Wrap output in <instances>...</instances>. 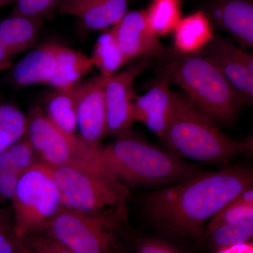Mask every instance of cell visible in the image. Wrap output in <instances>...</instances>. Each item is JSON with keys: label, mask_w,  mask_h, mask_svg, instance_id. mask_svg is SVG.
Here are the masks:
<instances>
[{"label": "cell", "mask_w": 253, "mask_h": 253, "mask_svg": "<svg viewBox=\"0 0 253 253\" xmlns=\"http://www.w3.org/2000/svg\"><path fill=\"white\" fill-rule=\"evenodd\" d=\"M174 33V47L181 54H197L214 40L213 27L205 11L181 18Z\"/></svg>", "instance_id": "cell-18"}, {"label": "cell", "mask_w": 253, "mask_h": 253, "mask_svg": "<svg viewBox=\"0 0 253 253\" xmlns=\"http://www.w3.org/2000/svg\"><path fill=\"white\" fill-rule=\"evenodd\" d=\"M63 44L46 42L32 50L10 69V80L18 86L49 85L57 72Z\"/></svg>", "instance_id": "cell-15"}, {"label": "cell", "mask_w": 253, "mask_h": 253, "mask_svg": "<svg viewBox=\"0 0 253 253\" xmlns=\"http://www.w3.org/2000/svg\"><path fill=\"white\" fill-rule=\"evenodd\" d=\"M169 85V81L161 76L144 94L136 96L133 104L134 123L144 125L161 139L175 108V92L171 90Z\"/></svg>", "instance_id": "cell-13"}, {"label": "cell", "mask_w": 253, "mask_h": 253, "mask_svg": "<svg viewBox=\"0 0 253 253\" xmlns=\"http://www.w3.org/2000/svg\"><path fill=\"white\" fill-rule=\"evenodd\" d=\"M46 117L61 130L69 134H77L78 118L74 86L68 89H56L44 98Z\"/></svg>", "instance_id": "cell-19"}, {"label": "cell", "mask_w": 253, "mask_h": 253, "mask_svg": "<svg viewBox=\"0 0 253 253\" xmlns=\"http://www.w3.org/2000/svg\"><path fill=\"white\" fill-rule=\"evenodd\" d=\"M250 217H253V186L240 193L221 209L208 223L204 234L217 226L243 220Z\"/></svg>", "instance_id": "cell-24"}, {"label": "cell", "mask_w": 253, "mask_h": 253, "mask_svg": "<svg viewBox=\"0 0 253 253\" xmlns=\"http://www.w3.org/2000/svg\"><path fill=\"white\" fill-rule=\"evenodd\" d=\"M86 0H65L64 2L61 5L59 9H66V8L76 6V5L81 4V3L84 2Z\"/></svg>", "instance_id": "cell-34"}, {"label": "cell", "mask_w": 253, "mask_h": 253, "mask_svg": "<svg viewBox=\"0 0 253 253\" xmlns=\"http://www.w3.org/2000/svg\"><path fill=\"white\" fill-rule=\"evenodd\" d=\"M112 29L128 63L170 53L151 30L145 11H128Z\"/></svg>", "instance_id": "cell-12"}, {"label": "cell", "mask_w": 253, "mask_h": 253, "mask_svg": "<svg viewBox=\"0 0 253 253\" xmlns=\"http://www.w3.org/2000/svg\"><path fill=\"white\" fill-rule=\"evenodd\" d=\"M15 0H0V9L11 4H14Z\"/></svg>", "instance_id": "cell-36"}, {"label": "cell", "mask_w": 253, "mask_h": 253, "mask_svg": "<svg viewBox=\"0 0 253 253\" xmlns=\"http://www.w3.org/2000/svg\"><path fill=\"white\" fill-rule=\"evenodd\" d=\"M161 139L168 151L184 161L224 164L253 153L252 136L238 140L226 135L181 93L175 92L174 113Z\"/></svg>", "instance_id": "cell-3"}, {"label": "cell", "mask_w": 253, "mask_h": 253, "mask_svg": "<svg viewBox=\"0 0 253 253\" xmlns=\"http://www.w3.org/2000/svg\"><path fill=\"white\" fill-rule=\"evenodd\" d=\"M235 91L241 106L253 103V56L219 37L202 51Z\"/></svg>", "instance_id": "cell-10"}, {"label": "cell", "mask_w": 253, "mask_h": 253, "mask_svg": "<svg viewBox=\"0 0 253 253\" xmlns=\"http://www.w3.org/2000/svg\"><path fill=\"white\" fill-rule=\"evenodd\" d=\"M22 175L16 173L0 172V201H11Z\"/></svg>", "instance_id": "cell-31"}, {"label": "cell", "mask_w": 253, "mask_h": 253, "mask_svg": "<svg viewBox=\"0 0 253 253\" xmlns=\"http://www.w3.org/2000/svg\"><path fill=\"white\" fill-rule=\"evenodd\" d=\"M36 153L26 136L0 153V172L22 174L36 163Z\"/></svg>", "instance_id": "cell-25"}, {"label": "cell", "mask_w": 253, "mask_h": 253, "mask_svg": "<svg viewBox=\"0 0 253 253\" xmlns=\"http://www.w3.org/2000/svg\"><path fill=\"white\" fill-rule=\"evenodd\" d=\"M162 76L180 87L193 106L214 124L234 122L241 103L222 73L201 53H176L163 66Z\"/></svg>", "instance_id": "cell-4"}, {"label": "cell", "mask_w": 253, "mask_h": 253, "mask_svg": "<svg viewBox=\"0 0 253 253\" xmlns=\"http://www.w3.org/2000/svg\"><path fill=\"white\" fill-rule=\"evenodd\" d=\"M27 116L18 107L0 99V129L15 141L24 137L27 132Z\"/></svg>", "instance_id": "cell-26"}, {"label": "cell", "mask_w": 253, "mask_h": 253, "mask_svg": "<svg viewBox=\"0 0 253 253\" xmlns=\"http://www.w3.org/2000/svg\"><path fill=\"white\" fill-rule=\"evenodd\" d=\"M51 169L63 208L84 214L126 217L130 198L129 187L99 163H78Z\"/></svg>", "instance_id": "cell-5"}, {"label": "cell", "mask_w": 253, "mask_h": 253, "mask_svg": "<svg viewBox=\"0 0 253 253\" xmlns=\"http://www.w3.org/2000/svg\"><path fill=\"white\" fill-rule=\"evenodd\" d=\"M13 227L18 242L41 233L63 208L49 166L36 162L20 178L11 199Z\"/></svg>", "instance_id": "cell-6"}, {"label": "cell", "mask_w": 253, "mask_h": 253, "mask_svg": "<svg viewBox=\"0 0 253 253\" xmlns=\"http://www.w3.org/2000/svg\"><path fill=\"white\" fill-rule=\"evenodd\" d=\"M28 253L27 248H26V245H25L23 241V242L20 243L17 253Z\"/></svg>", "instance_id": "cell-35"}, {"label": "cell", "mask_w": 253, "mask_h": 253, "mask_svg": "<svg viewBox=\"0 0 253 253\" xmlns=\"http://www.w3.org/2000/svg\"><path fill=\"white\" fill-rule=\"evenodd\" d=\"M205 12L212 27L229 33L243 47H252V0H214Z\"/></svg>", "instance_id": "cell-14"}, {"label": "cell", "mask_w": 253, "mask_h": 253, "mask_svg": "<svg viewBox=\"0 0 253 253\" xmlns=\"http://www.w3.org/2000/svg\"><path fill=\"white\" fill-rule=\"evenodd\" d=\"M253 186L249 168L229 166L201 172L174 185L144 196L145 215L159 230L182 237L200 238L209 221L245 189Z\"/></svg>", "instance_id": "cell-1"}, {"label": "cell", "mask_w": 253, "mask_h": 253, "mask_svg": "<svg viewBox=\"0 0 253 253\" xmlns=\"http://www.w3.org/2000/svg\"><path fill=\"white\" fill-rule=\"evenodd\" d=\"M99 163L128 187H168L203 172L197 166L130 132L103 146Z\"/></svg>", "instance_id": "cell-2"}, {"label": "cell", "mask_w": 253, "mask_h": 253, "mask_svg": "<svg viewBox=\"0 0 253 253\" xmlns=\"http://www.w3.org/2000/svg\"><path fill=\"white\" fill-rule=\"evenodd\" d=\"M11 14L37 18L44 21L50 19L56 13L49 0H15Z\"/></svg>", "instance_id": "cell-27"}, {"label": "cell", "mask_w": 253, "mask_h": 253, "mask_svg": "<svg viewBox=\"0 0 253 253\" xmlns=\"http://www.w3.org/2000/svg\"><path fill=\"white\" fill-rule=\"evenodd\" d=\"M93 68L90 56L63 45L60 51L57 72L49 86L56 89H71L83 81Z\"/></svg>", "instance_id": "cell-20"}, {"label": "cell", "mask_w": 253, "mask_h": 253, "mask_svg": "<svg viewBox=\"0 0 253 253\" xmlns=\"http://www.w3.org/2000/svg\"><path fill=\"white\" fill-rule=\"evenodd\" d=\"M26 136L41 158L51 168L78 163H99L101 149L92 147L78 134L61 130L46 117L42 108L35 106L28 117Z\"/></svg>", "instance_id": "cell-8"}, {"label": "cell", "mask_w": 253, "mask_h": 253, "mask_svg": "<svg viewBox=\"0 0 253 253\" xmlns=\"http://www.w3.org/2000/svg\"><path fill=\"white\" fill-rule=\"evenodd\" d=\"M218 253H235L229 252V251H221V252H219Z\"/></svg>", "instance_id": "cell-37"}, {"label": "cell", "mask_w": 253, "mask_h": 253, "mask_svg": "<svg viewBox=\"0 0 253 253\" xmlns=\"http://www.w3.org/2000/svg\"><path fill=\"white\" fill-rule=\"evenodd\" d=\"M134 253H181L161 240L142 238L136 241Z\"/></svg>", "instance_id": "cell-30"}, {"label": "cell", "mask_w": 253, "mask_h": 253, "mask_svg": "<svg viewBox=\"0 0 253 253\" xmlns=\"http://www.w3.org/2000/svg\"><path fill=\"white\" fill-rule=\"evenodd\" d=\"M126 217L88 214L62 208L42 233L72 253H117Z\"/></svg>", "instance_id": "cell-7"}, {"label": "cell", "mask_w": 253, "mask_h": 253, "mask_svg": "<svg viewBox=\"0 0 253 253\" xmlns=\"http://www.w3.org/2000/svg\"><path fill=\"white\" fill-rule=\"evenodd\" d=\"M15 56L0 42V63L11 62Z\"/></svg>", "instance_id": "cell-33"}, {"label": "cell", "mask_w": 253, "mask_h": 253, "mask_svg": "<svg viewBox=\"0 0 253 253\" xmlns=\"http://www.w3.org/2000/svg\"><path fill=\"white\" fill-rule=\"evenodd\" d=\"M89 56L94 67L98 68L100 75L105 78L116 74L128 63L118 45L112 28L100 35Z\"/></svg>", "instance_id": "cell-21"}, {"label": "cell", "mask_w": 253, "mask_h": 253, "mask_svg": "<svg viewBox=\"0 0 253 253\" xmlns=\"http://www.w3.org/2000/svg\"><path fill=\"white\" fill-rule=\"evenodd\" d=\"M129 0H86L76 6L59 9L61 15L76 16L86 31H98L113 27L128 12Z\"/></svg>", "instance_id": "cell-16"}, {"label": "cell", "mask_w": 253, "mask_h": 253, "mask_svg": "<svg viewBox=\"0 0 253 253\" xmlns=\"http://www.w3.org/2000/svg\"><path fill=\"white\" fill-rule=\"evenodd\" d=\"M146 19L156 36L169 34L181 19V0H152L145 11Z\"/></svg>", "instance_id": "cell-23"}, {"label": "cell", "mask_w": 253, "mask_h": 253, "mask_svg": "<svg viewBox=\"0 0 253 253\" xmlns=\"http://www.w3.org/2000/svg\"><path fill=\"white\" fill-rule=\"evenodd\" d=\"M104 81L105 77L99 75L81 81L74 86L78 135L96 149L102 147L101 141L106 134Z\"/></svg>", "instance_id": "cell-11"}, {"label": "cell", "mask_w": 253, "mask_h": 253, "mask_svg": "<svg viewBox=\"0 0 253 253\" xmlns=\"http://www.w3.org/2000/svg\"><path fill=\"white\" fill-rule=\"evenodd\" d=\"M44 21L10 14L0 19V42L15 56L31 49L41 38Z\"/></svg>", "instance_id": "cell-17"}, {"label": "cell", "mask_w": 253, "mask_h": 253, "mask_svg": "<svg viewBox=\"0 0 253 253\" xmlns=\"http://www.w3.org/2000/svg\"><path fill=\"white\" fill-rule=\"evenodd\" d=\"M149 66L148 59L139 60L129 67L105 78L106 136H119L130 132L134 124L133 104L136 95L134 82Z\"/></svg>", "instance_id": "cell-9"}, {"label": "cell", "mask_w": 253, "mask_h": 253, "mask_svg": "<svg viewBox=\"0 0 253 253\" xmlns=\"http://www.w3.org/2000/svg\"><path fill=\"white\" fill-rule=\"evenodd\" d=\"M19 244L8 213L0 208V253H16Z\"/></svg>", "instance_id": "cell-29"}, {"label": "cell", "mask_w": 253, "mask_h": 253, "mask_svg": "<svg viewBox=\"0 0 253 253\" xmlns=\"http://www.w3.org/2000/svg\"><path fill=\"white\" fill-rule=\"evenodd\" d=\"M253 235V217L214 228L203 235L210 249L220 252L237 245L247 244Z\"/></svg>", "instance_id": "cell-22"}, {"label": "cell", "mask_w": 253, "mask_h": 253, "mask_svg": "<svg viewBox=\"0 0 253 253\" xmlns=\"http://www.w3.org/2000/svg\"><path fill=\"white\" fill-rule=\"evenodd\" d=\"M28 253H72L59 241L44 233H37L23 241Z\"/></svg>", "instance_id": "cell-28"}, {"label": "cell", "mask_w": 253, "mask_h": 253, "mask_svg": "<svg viewBox=\"0 0 253 253\" xmlns=\"http://www.w3.org/2000/svg\"><path fill=\"white\" fill-rule=\"evenodd\" d=\"M15 141L9 134L0 129V153L11 146Z\"/></svg>", "instance_id": "cell-32"}]
</instances>
